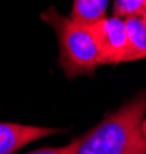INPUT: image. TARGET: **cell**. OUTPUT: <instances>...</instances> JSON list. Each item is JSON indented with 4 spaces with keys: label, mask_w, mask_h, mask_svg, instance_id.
Segmentation results:
<instances>
[{
    "label": "cell",
    "mask_w": 146,
    "mask_h": 154,
    "mask_svg": "<svg viewBox=\"0 0 146 154\" xmlns=\"http://www.w3.org/2000/svg\"><path fill=\"white\" fill-rule=\"evenodd\" d=\"M58 133H61L58 128L0 122V154H12L31 142Z\"/></svg>",
    "instance_id": "4"
},
{
    "label": "cell",
    "mask_w": 146,
    "mask_h": 154,
    "mask_svg": "<svg viewBox=\"0 0 146 154\" xmlns=\"http://www.w3.org/2000/svg\"><path fill=\"white\" fill-rule=\"evenodd\" d=\"M146 14V0H114L113 15L120 18H128Z\"/></svg>",
    "instance_id": "7"
},
{
    "label": "cell",
    "mask_w": 146,
    "mask_h": 154,
    "mask_svg": "<svg viewBox=\"0 0 146 154\" xmlns=\"http://www.w3.org/2000/svg\"><path fill=\"white\" fill-rule=\"evenodd\" d=\"M143 18H145V21H146V14H145V15H143Z\"/></svg>",
    "instance_id": "10"
},
{
    "label": "cell",
    "mask_w": 146,
    "mask_h": 154,
    "mask_svg": "<svg viewBox=\"0 0 146 154\" xmlns=\"http://www.w3.org/2000/svg\"><path fill=\"white\" fill-rule=\"evenodd\" d=\"M140 133H142V136L146 139V116L142 119V124H140Z\"/></svg>",
    "instance_id": "9"
},
{
    "label": "cell",
    "mask_w": 146,
    "mask_h": 154,
    "mask_svg": "<svg viewBox=\"0 0 146 154\" xmlns=\"http://www.w3.org/2000/svg\"><path fill=\"white\" fill-rule=\"evenodd\" d=\"M58 37L59 67L67 78L79 75H93L100 66V57L96 41L88 26L81 25L70 17L61 15L53 6L41 14Z\"/></svg>",
    "instance_id": "2"
},
{
    "label": "cell",
    "mask_w": 146,
    "mask_h": 154,
    "mask_svg": "<svg viewBox=\"0 0 146 154\" xmlns=\"http://www.w3.org/2000/svg\"><path fill=\"white\" fill-rule=\"evenodd\" d=\"M127 25V54H125V63L137 61L146 58V21L143 17H128L125 18Z\"/></svg>",
    "instance_id": "5"
},
{
    "label": "cell",
    "mask_w": 146,
    "mask_h": 154,
    "mask_svg": "<svg viewBox=\"0 0 146 154\" xmlns=\"http://www.w3.org/2000/svg\"><path fill=\"white\" fill-rule=\"evenodd\" d=\"M145 115L146 92H140L82 136L76 154H146L140 133Z\"/></svg>",
    "instance_id": "1"
},
{
    "label": "cell",
    "mask_w": 146,
    "mask_h": 154,
    "mask_svg": "<svg viewBox=\"0 0 146 154\" xmlns=\"http://www.w3.org/2000/svg\"><path fill=\"white\" fill-rule=\"evenodd\" d=\"M88 28L99 51L100 66L125 63V54H127L128 45L125 18L116 15L105 17Z\"/></svg>",
    "instance_id": "3"
},
{
    "label": "cell",
    "mask_w": 146,
    "mask_h": 154,
    "mask_svg": "<svg viewBox=\"0 0 146 154\" xmlns=\"http://www.w3.org/2000/svg\"><path fill=\"white\" fill-rule=\"evenodd\" d=\"M78 145H79V139L70 142V143L66 145V146H58V148H41V149L31 151V152H26V154H76Z\"/></svg>",
    "instance_id": "8"
},
{
    "label": "cell",
    "mask_w": 146,
    "mask_h": 154,
    "mask_svg": "<svg viewBox=\"0 0 146 154\" xmlns=\"http://www.w3.org/2000/svg\"><path fill=\"white\" fill-rule=\"evenodd\" d=\"M108 0H73L70 18L81 25L91 26L107 17Z\"/></svg>",
    "instance_id": "6"
}]
</instances>
